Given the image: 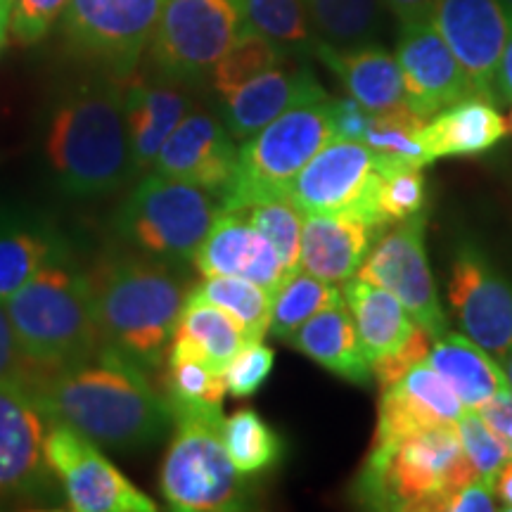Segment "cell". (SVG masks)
<instances>
[{"label":"cell","mask_w":512,"mask_h":512,"mask_svg":"<svg viewBox=\"0 0 512 512\" xmlns=\"http://www.w3.org/2000/svg\"><path fill=\"white\" fill-rule=\"evenodd\" d=\"M31 384L50 418L110 451H143L174 425L166 396L152 387L145 368L114 349L102 347L88 361Z\"/></svg>","instance_id":"6da1fadb"},{"label":"cell","mask_w":512,"mask_h":512,"mask_svg":"<svg viewBox=\"0 0 512 512\" xmlns=\"http://www.w3.org/2000/svg\"><path fill=\"white\" fill-rule=\"evenodd\" d=\"M43 162L72 200H98L133 181L124 79L100 72L57 95L43 126Z\"/></svg>","instance_id":"7a4b0ae2"},{"label":"cell","mask_w":512,"mask_h":512,"mask_svg":"<svg viewBox=\"0 0 512 512\" xmlns=\"http://www.w3.org/2000/svg\"><path fill=\"white\" fill-rule=\"evenodd\" d=\"M86 278L102 347L145 370L162 368L190 292L176 264L119 249L98 256Z\"/></svg>","instance_id":"3957f363"},{"label":"cell","mask_w":512,"mask_h":512,"mask_svg":"<svg viewBox=\"0 0 512 512\" xmlns=\"http://www.w3.org/2000/svg\"><path fill=\"white\" fill-rule=\"evenodd\" d=\"M19 351L38 375L88 361L102 349L86 271L72 256L41 268L5 299Z\"/></svg>","instance_id":"277c9868"},{"label":"cell","mask_w":512,"mask_h":512,"mask_svg":"<svg viewBox=\"0 0 512 512\" xmlns=\"http://www.w3.org/2000/svg\"><path fill=\"white\" fill-rule=\"evenodd\" d=\"M477 477L456 425H441L396 444L370 446L354 501L373 510L444 512L448 498Z\"/></svg>","instance_id":"5b68a950"},{"label":"cell","mask_w":512,"mask_h":512,"mask_svg":"<svg viewBox=\"0 0 512 512\" xmlns=\"http://www.w3.org/2000/svg\"><path fill=\"white\" fill-rule=\"evenodd\" d=\"M221 211L214 192L145 171L114 211L117 238L166 264H190Z\"/></svg>","instance_id":"8992f818"},{"label":"cell","mask_w":512,"mask_h":512,"mask_svg":"<svg viewBox=\"0 0 512 512\" xmlns=\"http://www.w3.org/2000/svg\"><path fill=\"white\" fill-rule=\"evenodd\" d=\"M174 437L159 470V491L171 510L226 512L247 505L245 475L223 446L221 408H174Z\"/></svg>","instance_id":"52a82bcc"},{"label":"cell","mask_w":512,"mask_h":512,"mask_svg":"<svg viewBox=\"0 0 512 512\" xmlns=\"http://www.w3.org/2000/svg\"><path fill=\"white\" fill-rule=\"evenodd\" d=\"M332 138V98L283 112L242 140L238 169L221 195V209H247L268 197L287 195L299 171Z\"/></svg>","instance_id":"ba28073f"},{"label":"cell","mask_w":512,"mask_h":512,"mask_svg":"<svg viewBox=\"0 0 512 512\" xmlns=\"http://www.w3.org/2000/svg\"><path fill=\"white\" fill-rule=\"evenodd\" d=\"M245 29L242 0H166L145 53L155 72L195 86Z\"/></svg>","instance_id":"9c48e42d"},{"label":"cell","mask_w":512,"mask_h":512,"mask_svg":"<svg viewBox=\"0 0 512 512\" xmlns=\"http://www.w3.org/2000/svg\"><path fill=\"white\" fill-rule=\"evenodd\" d=\"M166 0H69L60 34L74 55L119 79L136 72Z\"/></svg>","instance_id":"30bf717a"},{"label":"cell","mask_w":512,"mask_h":512,"mask_svg":"<svg viewBox=\"0 0 512 512\" xmlns=\"http://www.w3.org/2000/svg\"><path fill=\"white\" fill-rule=\"evenodd\" d=\"M46 458L74 512H155L157 503L126 479L100 446L53 420L46 434Z\"/></svg>","instance_id":"8fae6325"},{"label":"cell","mask_w":512,"mask_h":512,"mask_svg":"<svg viewBox=\"0 0 512 512\" xmlns=\"http://www.w3.org/2000/svg\"><path fill=\"white\" fill-rule=\"evenodd\" d=\"M356 278L394 294L411 313L415 325L434 339L448 332V318L439 304L437 283L427 259L425 214L394 223V228L368 249Z\"/></svg>","instance_id":"7c38bea8"},{"label":"cell","mask_w":512,"mask_h":512,"mask_svg":"<svg viewBox=\"0 0 512 512\" xmlns=\"http://www.w3.org/2000/svg\"><path fill=\"white\" fill-rule=\"evenodd\" d=\"M384 171H389L387 164L373 147L332 138L299 171L287 195L304 214L358 211L377 226L375 197Z\"/></svg>","instance_id":"4fadbf2b"},{"label":"cell","mask_w":512,"mask_h":512,"mask_svg":"<svg viewBox=\"0 0 512 512\" xmlns=\"http://www.w3.org/2000/svg\"><path fill=\"white\" fill-rule=\"evenodd\" d=\"M50 422L27 377L0 380V498H43L53 491L46 458Z\"/></svg>","instance_id":"5bb4252c"},{"label":"cell","mask_w":512,"mask_h":512,"mask_svg":"<svg viewBox=\"0 0 512 512\" xmlns=\"http://www.w3.org/2000/svg\"><path fill=\"white\" fill-rule=\"evenodd\" d=\"M448 302L465 335L503 366L512 351V283L479 247L458 249L448 278Z\"/></svg>","instance_id":"9a60e30c"},{"label":"cell","mask_w":512,"mask_h":512,"mask_svg":"<svg viewBox=\"0 0 512 512\" xmlns=\"http://www.w3.org/2000/svg\"><path fill=\"white\" fill-rule=\"evenodd\" d=\"M510 12L501 0H439L434 27L463 67L477 98L498 102L496 81L510 36Z\"/></svg>","instance_id":"2e32d148"},{"label":"cell","mask_w":512,"mask_h":512,"mask_svg":"<svg viewBox=\"0 0 512 512\" xmlns=\"http://www.w3.org/2000/svg\"><path fill=\"white\" fill-rule=\"evenodd\" d=\"M238 150L219 114L195 105L162 145L150 171L214 192L221 202L238 169Z\"/></svg>","instance_id":"e0dca14e"},{"label":"cell","mask_w":512,"mask_h":512,"mask_svg":"<svg viewBox=\"0 0 512 512\" xmlns=\"http://www.w3.org/2000/svg\"><path fill=\"white\" fill-rule=\"evenodd\" d=\"M396 62L406 83V105L420 117L432 119L446 107L475 95L434 22L401 27Z\"/></svg>","instance_id":"ac0fdd59"},{"label":"cell","mask_w":512,"mask_h":512,"mask_svg":"<svg viewBox=\"0 0 512 512\" xmlns=\"http://www.w3.org/2000/svg\"><path fill=\"white\" fill-rule=\"evenodd\" d=\"M467 408L451 384L422 361L399 382L382 389L377 408V427L370 446H387L422 430L441 425H456Z\"/></svg>","instance_id":"d6986e66"},{"label":"cell","mask_w":512,"mask_h":512,"mask_svg":"<svg viewBox=\"0 0 512 512\" xmlns=\"http://www.w3.org/2000/svg\"><path fill=\"white\" fill-rule=\"evenodd\" d=\"M192 266L202 278L235 275V278L252 280L273 297L290 278L271 240L249 223L245 209L219 211L207 238L195 252Z\"/></svg>","instance_id":"ffe728a7"},{"label":"cell","mask_w":512,"mask_h":512,"mask_svg":"<svg viewBox=\"0 0 512 512\" xmlns=\"http://www.w3.org/2000/svg\"><path fill=\"white\" fill-rule=\"evenodd\" d=\"M195 107L190 83L169 79L152 69L124 79V110L133 174L143 176L152 169L162 145L169 140L185 114Z\"/></svg>","instance_id":"44dd1931"},{"label":"cell","mask_w":512,"mask_h":512,"mask_svg":"<svg viewBox=\"0 0 512 512\" xmlns=\"http://www.w3.org/2000/svg\"><path fill=\"white\" fill-rule=\"evenodd\" d=\"M292 60L287 57L233 93L221 95L219 117L235 140L242 143L292 107L330 98L309 64Z\"/></svg>","instance_id":"7402d4cb"},{"label":"cell","mask_w":512,"mask_h":512,"mask_svg":"<svg viewBox=\"0 0 512 512\" xmlns=\"http://www.w3.org/2000/svg\"><path fill=\"white\" fill-rule=\"evenodd\" d=\"M377 230L358 211L306 214L299 268L328 283H347L361 268Z\"/></svg>","instance_id":"603a6c76"},{"label":"cell","mask_w":512,"mask_h":512,"mask_svg":"<svg viewBox=\"0 0 512 512\" xmlns=\"http://www.w3.org/2000/svg\"><path fill=\"white\" fill-rule=\"evenodd\" d=\"M72 256L67 235L50 219L0 207V304L53 261Z\"/></svg>","instance_id":"cb8c5ba5"},{"label":"cell","mask_w":512,"mask_h":512,"mask_svg":"<svg viewBox=\"0 0 512 512\" xmlns=\"http://www.w3.org/2000/svg\"><path fill=\"white\" fill-rule=\"evenodd\" d=\"M313 55L342 81L351 98L370 112H382L406 102V83L399 62L375 43L339 48L318 38Z\"/></svg>","instance_id":"d4e9b609"},{"label":"cell","mask_w":512,"mask_h":512,"mask_svg":"<svg viewBox=\"0 0 512 512\" xmlns=\"http://www.w3.org/2000/svg\"><path fill=\"white\" fill-rule=\"evenodd\" d=\"M508 133L510 124L498 114L494 102L470 95L434 114L422 131V143L432 162H437L448 157L482 155Z\"/></svg>","instance_id":"484cf974"},{"label":"cell","mask_w":512,"mask_h":512,"mask_svg":"<svg viewBox=\"0 0 512 512\" xmlns=\"http://www.w3.org/2000/svg\"><path fill=\"white\" fill-rule=\"evenodd\" d=\"M427 363L451 384L467 411H479L496 396L512 392L501 363L467 335L446 332L434 339Z\"/></svg>","instance_id":"4316f807"},{"label":"cell","mask_w":512,"mask_h":512,"mask_svg":"<svg viewBox=\"0 0 512 512\" xmlns=\"http://www.w3.org/2000/svg\"><path fill=\"white\" fill-rule=\"evenodd\" d=\"M290 344L344 382L368 384L373 377L356 323L344 304L318 311L294 332Z\"/></svg>","instance_id":"83f0119b"},{"label":"cell","mask_w":512,"mask_h":512,"mask_svg":"<svg viewBox=\"0 0 512 512\" xmlns=\"http://www.w3.org/2000/svg\"><path fill=\"white\" fill-rule=\"evenodd\" d=\"M342 292L344 304L349 306L370 363L389 354V351L399 349L411 337V332L418 328L399 299L382 287L351 278Z\"/></svg>","instance_id":"f1b7e54d"},{"label":"cell","mask_w":512,"mask_h":512,"mask_svg":"<svg viewBox=\"0 0 512 512\" xmlns=\"http://www.w3.org/2000/svg\"><path fill=\"white\" fill-rule=\"evenodd\" d=\"M171 342L181 344L188 354L200 358L209 370L223 375L228 363L254 339L228 311L188 297Z\"/></svg>","instance_id":"f546056e"},{"label":"cell","mask_w":512,"mask_h":512,"mask_svg":"<svg viewBox=\"0 0 512 512\" xmlns=\"http://www.w3.org/2000/svg\"><path fill=\"white\" fill-rule=\"evenodd\" d=\"M427 121L430 119L415 114L406 102L373 112L363 143L382 155L387 169H425L427 164H432L422 143Z\"/></svg>","instance_id":"4dcf8cb0"},{"label":"cell","mask_w":512,"mask_h":512,"mask_svg":"<svg viewBox=\"0 0 512 512\" xmlns=\"http://www.w3.org/2000/svg\"><path fill=\"white\" fill-rule=\"evenodd\" d=\"M247 29L256 31L287 57L304 60L313 55L318 34L304 0H242Z\"/></svg>","instance_id":"1f68e13d"},{"label":"cell","mask_w":512,"mask_h":512,"mask_svg":"<svg viewBox=\"0 0 512 512\" xmlns=\"http://www.w3.org/2000/svg\"><path fill=\"white\" fill-rule=\"evenodd\" d=\"M223 446L235 470L245 477L271 470L285 456V441L254 408H238L223 418Z\"/></svg>","instance_id":"d6a6232c"},{"label":"cell","mask_w":512,"mask_h":512,"mask_svg":"<svg viewBox=\"0 0 512 512\" xmlns=\"http://www.w3.org/2000/svg\"><path fill=\"white\" fill-rule=\"evenodd\" d=\"M339 304H344V292L335 287V283L320 280L316 275L299 268V271L290 275V278L285 280V285L275 292L268 335L278 339V342L290 344L294 332L302 328L306 320L316 316L318 311Z\"/></svg>","instance_id":"836d02e7"},{"label":"cell","mask_w":512,"mask_h":512,"mask_svg":"<svg viewBox=\"0 0 512 512\" xmlns=\"http://www.w3.org/2000/svg\"><path fill=\"white\" fill-rule=\"evenodd\" d=\"M188 297L228 311L254 342L268 335L273 294L252 283V280L235 278V275H209L200 285L190 287Z\"/></svg>","instance_id":"e575fe53"},{"label":"cell","mask_w":512,"mask_h":512,"mask_svg":"<svg viewBox=\"0 0 512 512\" xmlns=\"http://www.w3.org/2000/svg\"><path fill=\"white\" fill-rule=\"evenodd\" d=\"M318 38L339 48L368 46L382 27V0H304Z\"/></svg>","instance_id":"d590c367"},{"label":"cell","mask_w":512,"mask_h":512,"mask_svg":"<svg viewBox=\"0 0 512 512\" xmlns=\"http://www.w3.org/2000/svg\"><path fill=\"white\" fill-rule=\"evenodd\" d=\"M164 396L169 408H223L228 387L221 373L209 370L200 358L171 342L164 361Z\"/></svg>","instance_id":"8d00e7d4"},{"label":"cell","mask_w":512,"mask_h":512,"mask_svg":"<svg viewBox=\"0 0 512 512\" xmlns=\"http://www.w3.org/2000/svg\"><path fill=\"white\" fill-rule=\"evenodd\" d=\"M285 60L287 55L280 48H275L268 38L252 29H245L238 36V41L226 50V55L214 64L207 79L214 93L221 98V95L233 93L235 88L245 86L247 81L256 79L259 74L268 72Z\"/></svg>","instance_id":"74e56055"},{"label":"cell","mask_w":512,"mask_h":512,"mask_svg":"<svg viewBox=\"0 0 512 512\" xmlns=\"http://www.w3.org/2000/svg\"><path fill=\"white\" fill-rule=\"evenodd\" d=\"M252 226L264 233L278 252L287 273L299 271V254H302V233L306 214L294 204L290 195H275L245 209Z\"/></svg>","instance_id":"f35d334b"},{"label":"cell","mask_w":512,"mask_h":512,"mask_svg":"<svg viewBox=\"0 0 512 512\" xmlns=\"http://www.w3.org/2000/svg\"><path fill=\"white\" fill-rule=\"evenodd\" d=\"M427 202V178L422 169H389L382 174L375 197V221L380 228L394 226L422 214Z\"/></svg>","instance_id":"ab89813d"},{"label":"cell","mask_w":512,"mask_h":512,"mask_svg":"<svg viewBox=\"0 0 512 512\" xmlns=\"http://www.w3.org/2000/svg\"><path fill=\"white\" fill-rule=\"evenodd\" d=\"M456 430L465 456L477 470V475L496 482L498 472L512 463V448L479 411H465L463 418L456 422Z\"/></svg>","instance_id":"60d3db41"},{"label":"cell","mask_w":512,"mask_h":512,"mask_svg":"<svg viewBox=\"0 0 512 512\" xmlns=\"http://www.w3.org/2000/svg\"><path fill=\"white\" fill-rule=\"evenodd\" d=\"M275 363V351L264 344V339L249 342L233 361L228 363L223 380H226L228 394L235 399H247L254 396L271 377Z\"/></svg>","instance_id":"b9f144b4"},{"label":"cell","mask_w":512,"mask_h":512,"mask_svg":"<svg viewBox=\"0 0 512 512\" xmlns=\"http://www.w3.org/2000/svg\"><path fill=\"white\" fill-rule=\"evenodd\" d=\"M67 3L69 0H15L8 34L19 46H34L50 34L55 22H60Z\"/></svg>","instance_id":"7bdbcfd3"},{"label":"cell","mask_w":512,"mask_h":512,"mask_svg":"<svg viewBox=\"0 0 512 512\" xmlns=\"http://www.w3.org/2000/svg\"><path fill=\"white\" fill-rule=\"evenodd\" d=\"M432 342H434V337L430 335V332L422 330L418 325V328L411 332V337H408L399 349H394V351H389V354L375 358V361L370 363V370H373L380 392L382 389L392 387L394 382H399L401 377L406 375L413 366L427 361V356H430V349H432Z\"/></svg>","instance_id":"ee69618b"},{"label":"cell","mask_w":512,"mask_h":512,"mask_svg":"<svg viewBox=\"0 0 512 512\" xmlns=\"http://www.w3.org/2000/svg\"><path fill=\"white\" fill-rule=\"evenodd\" d=\"M370 114L373 112L366 110L351 95L342 100H332V131H335V138L363 143L370 126Z\"/></svg>","instance_id":"f6af8a7d"},{"label":"cell","mask_w":512,"mask_h":512,"mask_svg":"<svg viewBox=\"0 0 512 512\" xmlns=\"http://www.w3.org/2000/svg\"><path fill=\"white\" fill-rule=\"evenodd\" d=\"M496 501L498 496L494 479L477 477L448 498L444 512H491L498 508Z\"/></svg>","instance_id":"bcb514c9"},{"label":"cell","mask_w":512,"mask_h":512,"mask_svg":"<svg viewBox=\"0 0 512 512\" xmlns=\"http://www.w3.org/2000/svg\"><path fill=\"white\" fill-rule=\"evenodd\" d=\"M31 375H34V370H31L27 358L19 351L8 311H5V304H0V380H8V377H27L31 382Z\"/></svg>","instance_id":"7dc6e473"},{"label":"cell","mask_w":512,"mask_h":512,"mask_svg":"<svg viewBox=\"0 0 512 512\" xmlns=\"http://www.w3.org/2000/svg\"><path fill=\"white\" fill-rule=\"evenodd\" d=\"M382 5L399 19L401 27L434 22L439 0H382Z\"/></svg>","instance_id":"c3c4849f"},{"label":"cell","mask_w":512,"mask_h":512,"mask_svg":"<svg viewBox=\"0 0 512 512\" xmlns=\"http://www.w3.org/2000/svg\"><path fill=\"white\" fill-rule=\"evenodd\" d=\"M479 413H482V418L501 434L505 444L512 448V392L496 396V399L484 403V406L479 408Z\"/></svg>","instance_id":"681fc988"},{"label":"cell","mask_w":512,"mask_h":512,"mask_svg":"<svg viewBox=\"0 0 512 512\" xmlns=\"http://www.w3.org/2000/svg\"><path fill=\"white\" fill-rule=\"evenodd\" d=\"M496 98L498 102H512V24H510L508 43H505V50L501 57V67H498Z\"/></svg>","instance_id":"f907efd6"},{"label":"cell","mask_w":512,"mask_h":512,"mask_svg":"<svg viewBox=\"0 0 512 512\" xmlns=\"http://www.w3.org/2000/svg\"><path fill=\"white\" fill-rule=\"evenodd\" d=\"M12 3H15V0H0V38H8Z\"/></svg>","instance_id":"816d5d0a"},{"label":"cell","mask_w":512,"mask_h":512,"mask_svg":"<svg viewBox=\"0 0 512 512\" xmlns=\"http://www.w3.org/2000/svg\"><path fill=\"white\" fill-rule=\"evenodd\" d=\"M503 370H505V377H508V382L512 387V351H510V356L503 361Z\"/></svg>","instance_id":"f5cc1de1"},{"label":"cell","mask_w":512,"mask_h":512,"mask_svg":"<svg viewBox=\"0 0 512 512\" xmlns=\"http://www.w3.org/2000/svg\"><path fill=\"white\" fill-rule=\"evenodd\" d=\"M501 3L505 5V10H508L510 17H512V0H501Z\"/></svg>","instance_id":"db71d44e"},{"label":"cell","mask_w":512,"mask_h":512,"mask_svg":"<svg viewBox=\"0 0 512 512\" xmlns=\"http://www.w3.org/2000/svg\"><path fill=\"white\" fill-rule=\"evenodd\" d=\"M508 124H510V131H512V112H510V121H508Z\"/></svg>","instance_id":"11a10c76"},{"label":"cell","mask_w":512,"mask_h":512,"mask_svg":"<svg viewBox=\"0 0 512 512\" xmlns=\"http://www.w3.org/2000/svg\"><path fill=\"white\" fill-rule=\"evenodd\" d=\"M3 43H5V38H0V48H3Z\"/></svg>","instance_id":"9f6ffc18"}]
</instances>
